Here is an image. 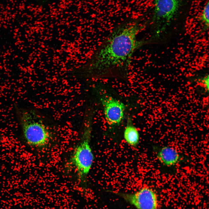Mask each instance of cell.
Instances as JSON below:
<instances>
[{"instance_id":"4","label":"cell","mask_w":209,"mask_h":209,"mask_svg":"<svg viewBox=\"0 0 209 209\" xmlns=\"http://www.w3.org/2000/svg\"><path fill=\"white\" fill-rule=\"evenodd\" d=\"M123 199L137 209H157L158 200L155 192L151 188L144 187L134 192L110 191Z\"/></svg>"},{"instance_id":"8","label":"cell","mask_w":209,"mask_h":209,"mask_svg":"<svg viewBox=\"0 0 209 209\" xmlns=\"http://www.w3.org/2000/svg\"><path fill=\"white\" fill-rule=\"evenodd\" d=\"M123 136L126 142L131 146L135 147L139 143V131L130 118L127 120L124 131Z\"/></svg>"},{"instance_id":"2","label":"cell","mask_w":209,"mask_h":209,"mask_svg":"<svg viewBox=\"0 0 209 209\" xmlns=\"http://www.w3.org/2000/svg\"><path fill=\"white\" fill-rule=\"evenodd\" d=\"M17 113L22 136L26 143L35 147L41 148L46 146L51 137L48 128L36 118L32 111L19 109Z\"/></svg>"},{"instance_id":"9","label":"cell","mask_w":209,"mask_h":209,"mask_svg":"<svg viewBox=\"0 0 209 209\" xmlns=\"http://www.w3.org/2000/svg\"><path fill=\"white\" fill-rule=\"evenodd\" d=\"M200 20L204 24V30L208 29L209 25V2L205 3L199 17Z\"/></svg>"},{"instance_id":"7","label":"cell","mask_w":209,"mask_h":209,"mask_svg":"<svg viewBox=\"0 0 209 209\" xmlns=\"http://www.w3.org/2000/svg\"><path fill=\"white\" fill-rule=\"evenodd\" d=\"M157 156L160 161L167 166L175 165L180 159V155L176 150L169 146L161 148L158 152Z\"/></svg>"},{"instance_id":"1","label":"cell","mask_w":209,"mask_h":209,"mask_svg":"<svg viewBox=\"0 0 209 209\" xmlns=\"http://www.w3.org/2000/svg\"><path fill=\"white\" fill-rule=\"evenodd\" d=\"M145 27L140 18L128 19L119 24L78 70L88 77L126 78L134 55L149 42L137 38Z\"/></svg>"},{"instance_id":"5","label":"cell","mask_w":209,"mask_h":209,"mask_svg":"<svg viewBox=\"0 0 209 209\" xmlns=\"http://www.w3.org/2000/svg\"><path fill=\"white\" fill-rule=\"evenodd\" d=\"M105 119L111 127L119 126L124 118L126 107L121 101L107 93L100 96Z\"/></svg>"},{"instance_id":"10","label":"cell","mask_w":209,"mask_h":209,"mask_svg":"<svg viewBox=\"0 0 209 209\" xmlns=\"http://www.w3.org/2000/svg\"><path fill=\"white\" fill-rule=\"evenodd\" d=\"M202 84L206 91H208L209 89V76L207 75L203 78L201 80Z\"/></svg>"},{"instance_id":"6","label":"cell","mask_w":209,"mask_h":209,"mask_svg":"<svg viewBox=\"0 0 209 209\" xmlns=\"http://www.w3.org/2000/svg\"><path fill=\"white\" fill-rule=\"evenodd\" d=\"M153 21L170 22L179 11L181 0H154Z\"/></svg>"},{"instance_id":"3","label":"cell","mask_w":209,"mask_h":209,"mask_svg":"<svg viewBox=\"0 0 209 209\" xmlns=\"http://www.w3.org/2000/svg\"><path fill=\"white\" fill-rule=\"evenodd\" d=\"M91 116H86L81 139L75 148L71 159L79 179L82 180H84L89 173L94 159L90 145L91 133Z\"/></svg>"}]
</instances>
